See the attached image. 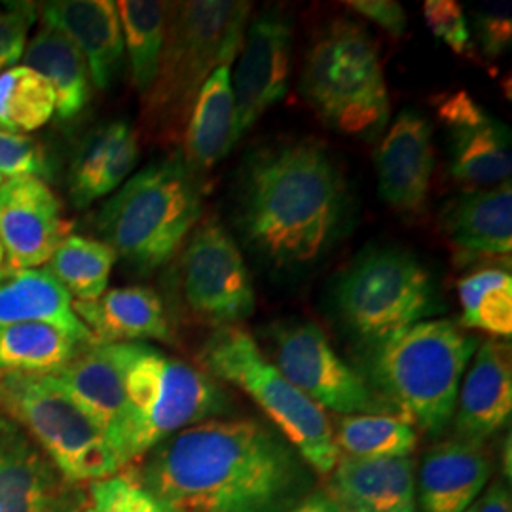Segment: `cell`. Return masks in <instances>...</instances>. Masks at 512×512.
Returning a JSON list of instances; mask_svg holds the SVG:
<instances>
[{
	"label": "cell",
	"instance_id": "83f0119b",
	"mask_svg": "<svg viewBox=\"0 0 512 512\" xmlns=\"http://www.w3.org/2000/svg\"><path fill=\"white\" fill-rule=\"evenodd\" d=\"M21 59L52 86L55 112L61 120H73L86 109L92 88L90 71L69 38L42 23Z\"/></svg>",
	"mask_w": 512,
	"mask_h": 512
},
{
	"label": "cell",
	"instance_id": "7402d4cb",
	"mask_svg": "<svg viewBox=\"0 0 512 512\" xmlns=\"http://www.w3.org/2000/svg\"><path fill=\"white\" fill-rule=\"evenodd\" d=\"M492 473L482 442L446 440L421 461L418 499L421 512H465L484 492Z\"/></svg>",
	"mask_w": 512,
	"mask_h": 512
},
{
	"label": "cell",
	"instance_id": "484cf974",
	"mask_svg": "<svg viewBox=\"0 0 512 512\" xmlns=\"http://www.w3.org/2000/svg\"><path fill=\"white\" fill-rule=\"evenodd\" d=\"M448 239L461 251L509 258L512 253V186L467 190L440 213Z\"/></svg>",
	"mask_w": 512,
	"mask_h": 512
},
{
	"label": "cell",
	"instance_id": "ac0fdd59",
	"mask_svg": "<svg viewBox=\"0 0 512 512\" xmlns=\"http://www.w3.org/2000/svg\"><path fill=\"white\" fill-rule=\"evenodd\" d=\"M380 198L391 209L416 215L427 203L435 169L433 129L418 110L404 109L376 150Z\"/></svg>",
	"mask_w": 512,
	"mask_h": 512
},
{
	"label": "cell",
	"instance_id": "52a82bcc",
	"mask_svg": "<svg viewBox=\"0 0 512 512\" xmlns=\"http://www.w3.org/2000/svg\"><path fill=\"white\" fill-rule=\"evenodd\" d=\"M300 90L327 126L346 135L370 137L389 116L378 46L349 19L332 21L311 42Z\"/></svg>",
	"mask_w": 512,
	"mask_h": 512
},
{
	"label": "cell",
	"instance_id": "74e56055",
	"mask_svg": "<svg viewBox=\"0 0 512 512\" xmlns=\"http://www.w3.org/2000/svg\"><path fill=\"white\" fill-rule=\"evenodd\" d=\"M423 18L435 37L446 42L458 55L471 48V29L461 4L454 0H427L423 2Z\"/></svg>",
	"mask_w": 512,
	"mask_h": 512
},
{
	"label": "cell",
	"instance_id": "6da1fadb",
	"mask_svg": "<svg viewBox=\"0 0 512 512\" xmlns=\"http://www.w3.org/2000/svg\"><path fill=\"white\" fill-rule=\"evenodd\" d=\"M165 512H291L306 461L256 420H207L154 446L133 473Z\"/></svg>",
	"mask_w": 512,
	"mask_h": 512
},
{
	"label": "cell",
	"instance_id": "4316f807",
	"mask_svg": "<svg viewBox=\"0 0 512 512\" xmlns=\"http://www.w3.org/2000/svg\"><path fill=\"white\" fill-rule=\"evenodd\" d=\"M236 139V103L230 67H219L207 78L184 129L181 156L200 177L219 165Z\"/></svg>",
	"mask_w": 512,
	"mask_h": 512
},
{
	"label": "cell",
	"instance_id": "5bb4252c",
	"mask_svg": "<svg viewBox=\"0 0 512 512\" xmlns=\"http://www.w3.org/2000/svg\"><path fill=\"white\" fill-rule=\"evenodd\" d=\"M450 135V173L469 190L509 183L511 131L467 92L444 95L437 105Z\"/></svg>",
	"mask_w": 512,
	"mask_h": 512
},
{
	"label": "cell",
	"instance_id": "9c48e42d",
	"mask_svg": "<svg viewBox=\"0 0 512 512\" xmlns=\"http://www.w3.org/2000/svg\"><path fill=\"white\" fill-rule=\"evenodd\" d=\"M0 414L18 423L71 482H97L122 471L107 435L54 376L0 374Z\"/></svg>",
	"mask_w": 512,
	"mask_h": 512
},
{
	"label": "cell",
	"instance_id": "ee69618b",
	"mask_svg": "<svg viewBox=\"0 0 512 512\" xmlns=\"http://www.w3.org/2000/svg\"><path fill=\"white\" fill-rule=\"evenodd\" d=\"M2 260H4V255H2V249H0V266H2Z\"/></svg>",
	"mask_w": 512,
	"mask_h": 512
},
{
	"label": "cell",
	"instance_id": "4dcf8cb0",
	"mask_svg": "<svg viewBox=\"0 0 512 512\" xmlns=\"http://www.w3.org/2000/svg\"><path fill=\"white\" fill-rule=\"evenodd\" d=\"M332 435L340 456L348 458H408L418 444L412 423L389 414L342 416Z\"/></svg>",
	"mask_w": 512,
	"mask_h": 512
},
{
	"label": "cell",
	"instance_id": "2e32d148",
	"mask_svg": "<svg viewBox=\"0 0 512 512\" xmlns=\"http://www.w3.org/2000/svg\"><path fill=\"white\" fill-rule=\"evenodd\" d=\"M65 236L61 203L44 179L21 175L0 183V249L6 266L46 264Z\"/></svg>",
	"mask_w": 512,
	"mask_h": 512
},
{
	"label": "cell",
	"instance_id": "9a60e30c",
	"mask_svg": "<svg viewBox=\"0 0 512 512\" xmlns=\"http://www.w3.org/2000/svg\"><path fill=\"white\" fill-rule=\"evenodd\" d=\"M76 482L55 467L18 423L0 414V512H80Z\"/></svg>",
	"mask_w": 512,
	"mask_h": 512
},
{
	"label": "cell",
	"instance_id": "1f68e13d",
	"mask_svg": "<svg viewBox=\"0 0 512 512\" xmlns=\"http://www.w3.org/2000/svg\"><path fill=\"white\" fill-rule=\"evenodd\" d=\"M116 260V253L101 239L69 234L55 247L48 270L76 302H92L107 293Z\"/></svg>",
	"mask_w": 512,
	"mask_h": 512
},
{
	"label": "cell",
	"instance_id": "e575fe53",
	"mask_svg": "<svg viewBox=\"0 0 512 512\" xmlns=\"http://www.w3.org/2000/svg\"><path fill=\"white\" fill-rule=\"evenodd\" d=\"M95 512H165L133 473H116L92 482Z\"/></svg>",
	"mask_w": 512,
	"mask_h": 512
},
{
	"label": "cell",
	"instance_id": "30bf717a",
	"mask_svg": "<svg viewBox=\"0 0 512 512\" xmlns=\"http://www.w3.org/2000/svg\"><path fill=\"white\" fill-rule=\"evenodd\" d=\"M162 285L167 315L173 311L215 329L234 327L255 311V287L243 253L215 217L198 222L167 264Z\"/></svg>",
	"mask_w": 512,
	"mask_h": 512
},
{
	"label": "cell",
	"instance_id": "f1b7e54d",
	"mask_svg": "<svg viewBox=\"0 0 512 512\" xmlns=\"http://www.w3.org/2000/svg\"><path fill=\"white\" fill-rule=\"evenodd\" d=\"M90 346L65 330L46 323H19L0 327V374L55 376Z\"/></svg>",
	"mask_w": 512,
	"mask_h": 512
},
{
	"label": "cell",
	"instance_id": "d6a6232c",
	"mask_svg": "<svg viewBox=\"0 0 512 512\" xmlns=\"http://www.w3.org/2000/svg\"><path fill=\"white\" fill-rule=\"evenodd\" d=\"M461 327L509 338L512 334L511 270L499 266L478 268L458 283Z\"/></svg>",
	"mask_w": 512,
	"mask_h": 512
},
{
	"label": "cell",
	"instance_id": "d6986e66",
	"mask_svg": "<svg viewBox=\"0 0 512 512\" xmlns=\"http://www.w3.org/2000/svg\"><path fill=\"white\" fill-rule=\"evenodd\" d=\"M511 412V344L490 338L476 349L475 361L459 387L452 420L456 439L484 444L509 423Z\"/></svg>",
	"mask_w": 512,
	"mask_h": 512
},
{
	"label": "cell",
	"instance_id": "8fae6325",
	"mask_svg": "<svg viewBox=\"0 0 512 512\" xmlns=\"http://www.w3.org/2000/svg\"><path fill=\"white\" fill-rule=\"evenodd\" d=\"M334 302L348 329L368 344L442 310L429 270L397 247L366 249L357 256L340 275Z\"/></svg>",
	"mask_w": 512,
	"mask_h": 512
},
{
	"label": "cell",
	"instance_id": "7a4b0ae2",
	"mask_svg": "<svg viewBox=\"0 0 512 512\" xmlns=\"http://www.w3.org/2000/svg\"><path fill=\"white\" fill-rule=\"evenodd\" d=\"M348 211L344 173L315 139L258 148L239 173L234 215L239 236L277 272L306 268L327 255Z\"/></svg>",
	"mask_w": 512,
	"mask_h": 512
},
{
	"label": "cell",
	"instance_id": "f546056e",
	"mask_svg": "<svg viewBox=\"0 0 512 512\" xmlns=\"http://www.w3.org/2000/svg\"><path fill=\"white\" fill-rule=\"evenodd\" d=\"M167 8L169 2L160 0L116 2L131 84L141 97L148 92L158 73L167 31Z\"/></svg>",
	"mask_w": 512,
	"mask_h": 512
},
{
	"label": "cell",
	"instance_id": "ffe728a7",
	"mask_svg": "<svg viewBox=\"0 0 512 512\" xmlns=\"http://www.w3.org/2000/svg\"><path fill=\"white\" fill-rule=\"evenodd\" d=\"M38 12L44 25L65 35L84 55L95 88L107 90L126 54L116 2L54 0L42 2Z\"/></svg>",
	"mask_w": 512,
	"mask_h": 512
},
{
	"label": "cell",
	"instance_id": "7c38bea8",
	"mask_svg": "<svg viewBox=\"0 0 512 512\" xmlns=\"http://www.w3.org/2000/svg\"><path fill=\"white\" fill-rule=\"evenodd\" d=\"M272 363L319 408L342 416L389 414L395 410L368 380L334 351L327 334L311 321H283L270 327Z\"/></svg>",
	"mask_w": 512,
	"mask_h": 512
},
{
	"label": "cell",
	"instance_id": "7bdbcfd3",
	"mask_svg": "<svg viewBox=\"0 0 512 512\" xmlns=\"http://www.w3.org/2000/svg\"><path fill=\"white\" fill-rule=\"evenodd\" d=\"M80 512H95V509L93 507H86V509H82Z\"/></svg>",
	"mask_w": 512,
	"mask_h": 512
},
{
	"label": "cell",
	"instance_id": "d590c367",
	"mask_svg": "<svg viewBox=\"0 0 512 512\" xmlns=\"http://www.w3.org/2000/svg\"><path fill=\"white\" fill-rule=\"evenodd\" d=\"M37 14L33 2H0V74L23 57Z\"/></svg>",
	"mask_w": 512,
	"mask_h": 512
},
{
	"label": "cell",
	"instance_id": "603a6c76",
	"mask_svg": "<svg viewBox=\"0 0 512 512\" xmlns=\"http://www.w3.org/2000/svg\"><path fill=\"white\" fill-rule=\"evenodd\" d=\"M139 162L137 131L124 120L92 129L76 148L69 169V196L76 209L114 194Z\"/></svg>",
	"mask_w": 512,
	"mask_h": 512
},
{
	"label": "cell",
	"instance_id": "3957f363",
	"mask_svg": "<svg viewBox=\"0 0 512 512\" xmlns=\"http://www.w3.org/2000/svg\"><path fill=\"white\" fill-rule=\"evenodd\" d=\"M251 8L245 0L169 2L158 73L143 95L141 120L148 139H183L207 78L236 61Z\"/></svg>",
	"mask_w": 512,
	"mask_h": 512
},
{
	"label": "cell",
	"instance_id": "cb8c5ba5",
	"mask_svg": "<svg viewBox=\"0 0 512 512\" xmlns=\"http://www.w3.org/2000/svg\"><path fill=\"white\" fill-rule=\"evenodd\" d=\"M73 308L97 344L173 340L162 296L145 285L110 289L92 302H73Z\"/></svg>",
	"mask_w": 512,
	"mask_h": 512
},
{
	"label": "cell",
	"instance_id": "ab89813d",
	"mask_svg": "<svg viewBox=\"0 0 512 512\" xmlns=\"http://www.w3.org/2000/svg\"><path fill=\"white\" fill-rule=\"evenodd\" d=\"M346 6L349 10L357 12L359 16L378 23L393 37H401L406 31L408 19H406V12L399 2H393V0H349L346 2Z\"/></svg>",
	"mask_w": 512,
	"mask_h": 512
},
{
	"label": "cell",
	"instance_id": "8d00e7d4",
	"mask_svg": "<svg viewBox=\"0 0 512 512\" xmlns=\"http://www.w3.org/2000/svg\"><path fill=\"white\" fill-rule=\"evenodd\" d=\"M475 38L488 59H497L511 48V2H488L471 12Z\"/></svg>",
	"mask_w": 512,
	"mask_h": 512
},
{
	"label": "cell",
	"instance_id": "b9f144b4",
	"mask_svg": "<svg viewBox=\"0 0 512 512\" xmlns=\"http://www.w3.org/2000/svg\"><path fill=\"white\" fill-rule=\"evenodd\" d=\"M291 512H346L329 492H313L304 497Z\"/></svg>",
	"mask_w": 512,
	"mask_h": 512
},
{
	"label": "cell",
	"instance_id": "277c9868",
	"mask_svg": "<svg viewBox=\"0 0 512 512\" xmlns=\"http://www.w3.org/2000/svg\"><path fill=\"white\" fill-rule=\"evenodd\" d=\"M478 338L454 319H425L370 342V387L399 418L439 437L454 420Z\"/></svg>",
	"mask_w": 512,
	"mask_h": 512
},
{
	"label": "cell",
	"instance_id": "e0dca14e",
	"mask_svg": "<svg viewBox=\"0 0 512 512\" xmlns=\"http://www.w3.org/2000/svg\"><path fill=\"white\" fill-rule=\"evenodd\" d=\"M54 378L71 401L107 435L122 469L128 467V397L114 344L86 346Z\"/></svg>",
	"mask_w": 512,
	"mask_h": 512
},
{
	"label": "cell",
	"instance_id": "44dd1931",
	"mask_svg": "<svg viewBox=\"0 0 512 512\" xmlns=\"http://www.w3.org/2000/svg\"><path fill=\"white\" fill-rule=\"evenodd\" d=\"M346 512H418L414 461L340 456L327 490Z\"/></svg>",
	"mask_w": 512,
	"mask_h": 512
},
{
	"label": "cell",
	"instance_id": "ba28073f",
	"mask_svg": "<svg viewBox=\"0 0 512 512\" xmlns=\"http://www.w3.org/2000/svg\"><path fill=\"white\" fill-rule=\"evenodd\" d=\"M200 363L211 378L245 391L315 473H332L340 452L329 416L279 372L251 332L238 325L215 330L203 344Z\"/></svg>",
	"mask_w": 512,
	"mask_h": 512
},
{
	"label": "cell",
	"instance_id": "836d02e7",
	"mask_svg": "<svg viewBox=\"0 0 512 512\" xmlns=\"http://www.w3.org/2000/svg\"><path fill=\"white\" fill-rule=\"evenodd\" d=\"M55 114L52 86L33 69L19 65L0 74V129L23 135L44 128Z\"/></svg>",
	"mask_w": 512,
	"mask_h": 512
},
{
	"label": "cell",
	"instance_id": "d4e9b609",
	"mask_svg": "<svg viewBox=\"0 0 512 512\" xmlns=\"http://www.w3.org/2000/svg\"><path fill=\"white\" fill-rule=\"evenodd\" d=\"M19 323L54 325L84 344H97L48 268L0 266V327Z\"/></svg>",
	"mask_w": 512,
	"mask_h": 512
},
{
	"label": "cell",
	"instance_id": "4fadbf2b",
	"mask_svg": "<svg viewBox=\"0 0 512 512\" xmlns=\"http://www.w3.org/2000/svg\"><path fill=\"white\" fill-rule=\"evenodd\" d=\"M293 33V21L277 8L260 12L249 23L232 86L238 143L266 110L287 95Z\"/></svg>",
	"mask_w": 512,
	"mask_h": 512
},
{
	"label": "cell",
	"instance_id": "f6af8a7d",
	"mask_svg": "<svg viewBox=\"0 0 512 512\" xmlns=\"http://www.w3.org/2000/svg\"><path fill=\"white\" fill-rule=\"evenodd\" d=\"M0 183H2V177H0Z\"/></svg>",
	"mask_w": 512,
	"mask_h": 512
},
{
	"label": "cell",
	"instance_id": "8992f818",
	"mask_svg": "<svg viewBox=\"0 0 512 512\" xmlns=\"http://www.w3.org/2000/svg\"><path fill=\"white\" fill-rule=\"evenodd\" d=\"M128 397V465L162 440L230 410L232 399L202 368L145 342L114 344Z\"/></svg>",
	"mask_w": 512,
	"mask_h": 512
},
{
	"label": "cell",
	"instance_id": "60d3db41",
	"mask_svg": "<svg viewBox=\"0 0 512 512\" xmlns=\"http://www.w3.org/2000/svg\"><path fill=\"white\" fill-rule=\"evenodd\" d=\"M465 512H512L511 492L505 484H494L478 495Z\"/></svg>",
	"mask_w": 512,
	"mask_h": 512
},
{
	"label": "cell",
	"instance_id": "5b68a950",
	"mask_svg": "<svg viewBox=\"0 0 512 512\" xmlns=\"http://www.w3.org/2000/svg\"><path fill=\"white\" fill-rule=\"evenodd\" d=\"M202 213V177L177 150L129 177L101 205L93 224L128 268L148 275L177 256Z\"/></svg>",
	"mask_w": 512,
	"mask_h": 512
},
{
	"label": "cell",
	"instance_id": "f35d334b",
	"mask_svg": "<svg viewBox=\"0 0 512 512\" xmlns=\"http://www.w3.org/2000/svg\"><path fill=\"white\" fill-rule=\"evenodd\" d=\"M50 165L37 143L25 135L0 129V177H46Z\"/></svg>",
	"mask_w": 512,
	"mask_h": 512
}]
</instances>
